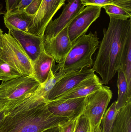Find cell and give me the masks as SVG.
Returning <instances> with one entry per match:
<instances>
[{"label":"cell","mask_w":131,"mask_h":132,"mask_svg":"<svg viewBox=\"0 0 131 132\" xmlns=\"http://www.w3.org/2000/svg\"><path fill=\"white\" fill-rule=\"evenodd\" d=\"M3 5H2L0 3V15L4 14V12L2 11V9H3Z\"/></svg>","instance_id":"d6a6232c"},{"label":"cell","mask_w":131,"mask_h":132,"mask_svg":"<svg viewBox=\"0 0 131 132\" xmlns=\"http://www.w3.org/2000/svg\"><path fill=\"white\" fill-rule=\"evenodd\" d=\"M94 74L92 68H85L64 75L56 82L46 96L45 100L47 101L54 100Z\"/></svg>","instance_id":"8fae6325"},{"label":"cell","mask_w":131,"mask_h":132,"mask_svg":"<svg viewBox=\"0 0 131 132\" xmlns=\"http://www.w3.org/2000/svg\"><path fill=\"white\" fill-rule=\"evenodd\" d=\"M21 76L19 71L0 58V81H7Z\"/></svg>","instance_id":"7402d4cb"},{"label":"cell","mask_w":131,"mask_h":132,"mask_svg":"<svg viewBox=\"0 0 131 132\" xmlns=\"http://www.w3.org/2000/svg\"><path fill=\"white\" fill-rule=\"evenodd\" d=\"M120 66L126 78L129 95L131 96V33L128 36L124 46Z\"/></svg>","instance_id":"d6986e66"},{"label":"cell","mask_w":131,"mask_h":132,"mask_svg":"<svg viewBox=\"0 0 131 132\" xmlns=\"http://www.w3.org/2000/svg\"><path fill=\"white\" fill-rule=\"evenodd\" d=\"M2 40L3 48L0 52V58L22 76H33L32 63L17 41L9 33L3 34Z\"/></svg>","instance_id":"277c9868"},{"label":"cell","mask_w":131,"mask_h":132,"mask_svg":"<svg viewBox=\"0 0 131 132\" xmlns=\"http://www.w3.org/2000/svg\"><path fill=\"white\" fill-rule=\"evenodd\" d=\"M112 97V92L110 87L104 85L86 97L83 114L88 119L91 132L100 125Z\"/></svg>","instance_id":"8992f818"},{"label":"cell","mask_w":131,"mask_h":132,"mask_svg":"<svg viewBox=\"0 0 131 132\" xmlns=\"http://www.w3.org/2000/svg\"><path fill=\"white\" fill-rule=\"evenodd\" d=\"M55 64L54 58L46 52L43 47L39 56L32 63L33 76L40 84L46 81L52 66Z\"/></svg>","instance_id":"9a60e30c"},{"label":"cell","mask_w":131,"mask_h":132,"mask_svg":"<svg viewBox=\"0 0 131 132\" xmlns=\"http://www.w3.org/2000/svg\"><path fill=\"white\" fill-rule=\"evenodd\" d=\"M82 4L84 6L88 5H95L100 6L102 8L103 6L111 4L113 0H80Z\"/></svg>","instance_id":"4316f807"},{"label":"cell","mask_w":131,"mask_h":132,"mask_svg":"<svg viewBox=\"0 0 131 132\" xmlns=\"http://www.w3.org/2000/svg\"><path fill=\"white\" fill-rule=\"evenodd\" d=\"M3 32L2 29L0 28V52H2L3 48V40H2V36Z\"/></svg>","instance_id":"4dcf8cb0"},{"label":"cell","mask_w":131,"mask_h":132,"mask_svg":"<svg viewBox=\"0 0 131 132\" xmlns=\"http://www.w3.org/2000/svg\"><path fill=\"white\" fill-rule=\"evenodd\" d=\"M117 102H113L106 111L101 121L100 128L101 132H111L117 116Z\"/></svg>","instance_id":"44dd1931"},{"label":"cell","mask_w":131,"mask_h":132,"mask_svg":"<svg viewBox=\"0 0 131 132\" xmlns=\"http://www.w3.org/2000/svg\"><path fill=\"white\" fill-rule=\"evenodd\" d=\"M41 132H60L58 126L50 128Z\"/></svg>","instance_id":"f546056e"},{"label":"cell","mask_w":131,"mask_h":132,"mask_svg":"<svg viewBox=\"0 0 131 132\" xmlns=\"http://www.w3.org/2000/svg\"><path fill=\"white\" fill-rule=\"evenodd\" d=\"M44 48L57 63L63 62L70 50L72 44L68 34V26L66 27L54 38L44 39Z\"/></svg>","instance_id":"7c38bea8"},{"label":"cell","mask_w":131,"mask_h":132,"mask_svg":"<svg viewBox=\"0 0 131 132\" xmlns=\"http://www.w3.org/2000/svg\"><path fill=\"white\" fill-rule=\"evenodd\" d=\"M66 0H42L41 6L33 17L27 32L43 37L45 30L57 12L64 5Z\"/></svg>","instance_id":"52a82bcc"},{"label":"cell","mask_w":131,"mask_h":132,"mask_svg":"<svg viewBox=\"0 0 131 132\" xmlns=\"http://www.w3.org/2000/svg\"><path fill=\"white\" fill-rule=\"evenodd\" d=\"M0 110H1V109H0Z\"/></svg>","instance_id":"d590c367"},{"label":"cell","mask_w":131,"mask_h":132,"mask_svg":"<svg viewBox=\"0 0 131 132\" xmlns=\"http://www.w3.org/2000/svg\"><path fill=\"white\" fill-rule=\"evenodd\" d=\"M68 4L64 6L62 13L58 18L51 20L45 28L44 39L54 38L67 27L74 18L84 8L80 0H66Z\"/></svg>","instance_id":"ba28073f"},{"label":"cell","mask_w":131,"mask_h":132,"mask_svg":"<svg viewBox=\"0 0 131 132\" xmlns=\"http://www.w3.org/2000/svg\"><path fill=\"white\" fill-rule=\"evenodd\" d=\"M103 85L102 80L95 74L54 100H64L86 97L100 88Z\"/></svg>","instance_id":"5bb4252c"},{"label":"cell","mask_w":131,"mask_h":132,"mask_svg":"<svg viewBox=\"0 0 131 132\" xmlns=\"http://www.w3.org/2000/svg\"><path fill=\"white\" fill-rule=\"evenodd\" d=\"M34 16L28 14L24 10L6 12L4 14L5 25L8 29H14L27 32Z\"/></svg>","instance_id":"2e32d148"},{"label":"cell","mask_w":131,"mask_h":132,"mask_svg":"<svg viewBox=\"0 0 131 132\" xmlns=\"http://www.w3.org/2000/svg\"><path fill=\"white\" fill-rule=\"evenodd\" d=\"M79 117L73 119H69L67 121L59 125H58L59 132H74Z\"/></svg>","instance_id":"d4e9b609"},{"label":"cell","mask_w":131,"mask_h":132,"mask_svg":"<svg viewBox=\"0 0 131 132\" xmlns=\"http://www.w3.org/2000/svg\"><path fill=\"white\" fill-rule=\"evenodd\" d=\"M21 0H5L6 12L13 11L17 7Z\"/></svg>","instance_id":"83f0119b"},{"label":"cell","mask_w":131,"mask_h":132,"mask_svg":"<svg viewBox=\"0 0 131 132\" xmlns=\"http://www.w3.org/2000/svg\"><path fill=\"white\" fill-rule=\"evenodd\" d=\"M99 43L97 31L94 33L90 32L88 35L81 36L72 44L64 61L52 66V70L54 75L61 78L71 72L85 68H91L94 65L92 56L98 48Z\"/></svg>","instance_id":"3957f363"},{"label":"cell","mask_w":131,"mask_h":132,"mask_svg":"<svg viewBox=\"0 0 131 132\" xmlns=\"http://www.w3.org/2000/svg\"><path fill=\"white\" fill-rule=\"evenodd\" d=\"M61 78L56 77L54 75L52 70L50 71L47 79L44 84H41L40 87V88L45 99L49 92L54 86L56 82L58 81Z\"/></svg>","instance_id":"603a6c76"},{"label":"cell","mask_w":131,"mask_h":132,"mask_svg":"<svg viewBox=\"0 0 131 132\" xmlns=\"http://www.w3.org/2000/svg\"><path fill=\"white\" fill-rule=\"evenodd\" d=\"M118 79L117 86L118 89V96L117 102V111L121 108L127 103L131 96L128 93V86L124 74L121 67L118 70Z\"/></svg>","instance_id":"ffe728a7"},{"label":"cell","mask_w":131,"mask_h":132,"mask_svg":"<svg viewBox=\"0 0 131 132\" xmlns=\"http://www.w3.org/2000/svg\"><path fill=\"white\" fill-rule=\"evenodd\" d=\"M8 33L17 41L32 63L38 57L44 47L43 36H37L14 29H8Z\"/></svg>","instance_id":"4fadbf2b"},{"label":"cell","mask_w":131,"mask_h":132,"mask_svg":"<svg viewBox=\"0 0 131 132\" xmlns=\"http://www.w3.org/2000/svg\"><path fill=\"white\" fill-rule=\"evenodd\" d=\"M111 132H131V98L118 110Z\"/></svg>","instance_id":"e0dca14e"},{"label":"cell","mask_w":131,"mask_h":132,"mask_svg":"<svg viewBox=\"0 0 131 132\" xmlns=\"http://www.w3.org/2000/svg\"><path fill=\"white\" fill-rule=\"evenodd\" d=\"M115 1V0H113V1Z\"/></svg>","instance_id":"e575fe53"},{"label":"cell","mask_w":131,"mask_h":132,"mask_svg":"<svg viewBox=\"0 0 131 132\" xmlns=\"http://www.w3.org/2000/svg\"><path fill=\"white\" fill-rule=\"evenodd\" d=\"M32 1L33 0H21L16 7L13 11H21L24 10L31 3Z\"/></svg>","instance_id":"f1b7e54d"},{"label":"cell","mask_w":131,"mask_h":132,"mask_svg":"<svg viewBox=\"0 0 131 132\" xmlns=\"http://www.w3.org/2000/svg\"><path fill=\"white\" fill-rule=\"evenodd\" d=\"M42 1V0H33L24 9L25 12L29 15L34 16L39 9Z\"/></svg>","instance_id":"484cf974"},{"label":"cell","mask_w":131,"mask_h":132,"mask_svg":"<svg viewBox=\"0 0 131 132\" xmlns=\"http://www.w3.org/2000/svg\"><path fill=\"white\" fill-rule=\"evenodd\" d=\"M102 8L109 16L124 19L131 18V0H115Z\"/></svg>","instance_id":"ac0fdd59"},{"label":"cell","mask_w":131,"mask_h":132,"mask_svg":"<svg viewBox=\"0 0 131 132\" xmlns=\"http://www.w3.org/2000/svg\"><path fill=\"white\" fill-rule=\"evenodd\" d=\"M5 111L4 109H2L0 110V123L4 119L5 116Z\"/></svg>","instance_id":"1f68e13d"},{"label":"cell","mask_w":131,"mask_h":132,"mask_svg":"<svg viewBox=\"0 0 131 132\" xmlns=\"http://www.w3.org/2000/svg\"><path fill=\"white\" fill-rule=\"evenodd\" d=\"M0 132H41L69 120L52 114L40 89L5 105Z\"/></svg>","instance_id":"6da1fadb"},{"label":"cell","mask_w":131,"mask_h":132,"mask_svg":"<svg viewBox=\"0 0 131 132\" xmlns=\"http://www.w3.org/2000/svg\"><path fill=\"white\" fill-rule=\"evenodd\" d=\"M93 132H101L100 129V126H98L97 128H95L94 131Z\"/></svg>","instance_id":"836d02e7"},{"label":"cell","mask_w":131,"mask_h":132,"mask_svg":"<svg viewBox=\"0 0 131 132\" xmlns=\"http://www.w3.org/2000/svg\"><path fill=\"white\" fill-rule=\"evenodd\" d=\"M86 100V97L46 101L48 109L52 114L71 119L78 118L83 114Z\"/></svg>","instance_id":"30bf717a"},{"label":"cell","mask_w":131,"mask_h":132,"mask_svg":"<svg viewBox=\"0 0 131 132\" xmlns=\"http://www.w3.org/2000/svg\"><path fill=\"white\" fill-rule=\"evenodd\" d=\"M90 127L88 119L82 114L78 119L74 132H87Z\"/></svg>","instance_id":"cb8c5ba5"},{"label":"cell","mask_w":131,"mask_h":132,"mask_svg":"<svg viewBox=\"0 0 131 132\" xmlns=\"http://www.w3.org/2000/svg\"><path fill=\"white\" fill-rule=\"evenodd\" d=\"M101 9L97 5H87L74 18L68 26V36L72 44L86 34L91 25L100 17Z\"/></svg>","instance_id":"9c48e42d"},{"label":"cell","mask_w":131,"mask_h":132,"mask_svg":"<svg viewBox=\"0 0 131 132\" xmlns=\"http://www.w3.org/2000/svg\"><path fill=\"white\" fill-rule=\"evenodd\" d=\"M107 29L103 30L104 37L99 46L92 69L108 85L121 67L120 61L125 41L131 33V19L109 16Z\"/></svg>","instance_id":"7a4b0ae2"},{"label":"cell","mask_w":131,"mask_h":132,"mask_svg":"<svg viewBox=\"0 0 131 132\" xmlns=\"http://www.w3.org/2000/svg\"><path fill=\"white\" fill-rule=\"evenodd\" d=\"M41 84L32 75L22 76L0 85V109L38 90Z\"/></svg>","instance_id":"5b68a950"}]
</instances>
